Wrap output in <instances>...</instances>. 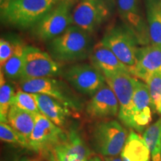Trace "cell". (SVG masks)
I'll list each match as a JSON object with an SVG mask.
<instances>
[{
    "instance_id": "cell-28",
    "label": "cell",
    "mask_w": 161,
    "mask_h": 161,
    "mask_svg": "<svg viewBox=\"0 0 161 161\" xmlns=\"http://www.w3.org/2000/svg\"><path fill=\"white\" fill-rule=\"evenodd\" d=\"M14 45L11 44L8 40L2 38L0 40V64L3 67L8 60L13 55Z\"/></svg>"
},
{
    "instance_id": "cell-5",
    "label": "cell",
    "mask_w": 161,
    "mask_h": 161,
    "mask_svg": "<svg viewBox=\"0 0 161 161\" xmlns=\"http://www.w3.org/2000/svg\"><path fill=\"white\" fill-rule=\"evenodd\" d=\"M72 24L71 4L69 0H61L32 27L34 35L48 41L63 34Z\"/></svg>"
},
{
    "instance_id": "cell-11",
    "label": "cell",
    "mask_w": 161,
    "mask_h": 161,
    "mask_svg": "<svg viewBox=\"0 0 161 161\" xmlns=\"http://www.w3.org/2000/svg\"><path fill=\"white\" fill-rule=\"evenodd\" d=\"M152 110H154L148 86L136 78L128 128L138 133L143 131L152 122Z\"/></svg>"
},
{
    "instance_id": "cell-15",
    "label": "cell",
    "mask_w": 161,
    "mask_h": 161,
    "mask_svg": "<svg viewBox=\"0 0 161 161\" xmlns=\"http://www.w3.org/2000/svg\"><path fill=\"white\" fill-rule=\"evenodd\" d=\"M161 72V49L151 45L139 48L136 64L130 69L134 77L146 82L151 75Z\"/></svg>"
},
{
    "instance_id": "cell-25",
    "label": "cell",
    "mask_w": 161,
    "mask_h": 161,
    "mask_svg": "<svg viewBox=\"0 0 161 161\" xmlns=\"http://www.w3.org/2000/svg\"><path fill=\"white\" fill-rule=\"evenodd\" d=\"M11 106H14L20 110H25L33 114H40L37 103L33 93L19 90L16 92L11 102Z\"/></svg>"
},
{
    "instance_id": "cell-1",
    "label": "cell",
    "mask_w": 161,
    "mask_h": 161,
    "mask_svg": "<svg viewBox=\"0 0 161 161\" xmlns=\"http://www.w3.org/2000/svg\"><path fill=\"white\" fill-rule=\"evenodd\" d=\"M93 46L91 34L71 25L63 34L50 40L48 49L58 63H70L89 58Z\"/></svg>"
},
{
    "instance_id": "cell-22",
    "label": "cell",
    "mask_w": 161,
    "mask_h": 161,
    "mask_svg": "<svg viewBox=\"0 0 161 161\" xmlns=\"http://www.w3.org/2000/svg\"><path fill=\"white\" fill-rule=\"evenodd\" d=\"M142 137L150 150L152 161H161V117L147 127Z\"/></svg>"
},
{
    "instance_id": "cell-16",
    "label": "cell",
    "mask_w": 161,
    "mask_h": 161,
    "mask_svg": "<svg viewBox=\"0 0 161 161\" xmlns=\"http://www.w3.org/2000/svg\"><path fill=\"white\" fill-rule=\"evenodd\" d=\"M89 58L92 65L102 73L116 72H128L130 73V68L122 63L102 41L93 46Z\"/></svg>"
},
{
    "instance_id": "cell-13",
    "label": "cell",
    "mask_w": 161,
    "mask_h": 161,
    "mask_svg": "<svg viewBox=\"0 0 161 161\" xmlns=\"http://www.w3.org/2000/svg\"><path fill=\"white\" fill-rule=\"evenodd\" d=\"M108 11L99 0H82L72 12V24L92 34L108 17Z\"/></svg>"
},
{
    "instance_id": "cell-33",
    "label": "cell",
    "mask_w": 161,
    "mask_h": 161,
    "mask_svg": "<svg viewBox=\"0 0 161 161\" xmlns=\"http://www.w3.org/2000/svg\"><path fill=\"white\" fill-rule=\"evenodd\" d=\"M14 161H20V160H14Z\"/></svg>"
},
{
    "instance_id": "cell-27",
    "label": "cell",
    "mask_w": 161,
    "mask_h": 161,
    "mask_svg": "<svg viewBox=\"0 0 161 161\" xmlns=\"http://www.w3.org/2000/svg\"><path fill=\"white\" fill-rule=\"evenodd\" d=\"M145 83H146L149 90L153 110L156 111L157 106L161 98V72L151 75Z\"/></svg>"
},
{
    "instance_id": "cell-26",
    "label": "cell",
    "mask_w": 161,
    "mask_h": 161,
    "mask_svg": "<svg viewBox=\"0 0 161 161\" xmlns=\"http://www.w3.org/2000/svg\"><path fill=\"white\" fill-rule=\"evenodd\" d=\"M0 139L3 142L23 148H28L29 146L27 140L8 123L5 122H1L0 124Z\"/></svg>"
},
{
    "instance_id": "cell-30",
    "label": "cell",
    "mask_w": 161,
    "mask_h": 161,
    "mask_svg": "<svg viewBox=\"0 0 161 161\" xmlns=\"http://www.w3.org/2000/svg\"><path fill=\"white\" fill-rule=\"evenodd\" d=\"M87 161H104V160H102L99 156L94 155V156L90 157V158L88 159Z\"/></svg>"
},
{
    "instance_id": "cell-10",
    "label": "cell",
    "mask_w": 161,
    "mask_h": 161,
    "mask_svg": "<svg viewBox=\"0 0 161 161\" xmlns=\"http://www.w3.org/2000/svg\"><path fill=\"white\" fill-rule=\"evenodd\" d=\"M65 135L61 128L56 125L42 114H35V125L29 141L28 148L47 155Z\"/></svg>"
},
{
    "instance_id": "cell-17",
    "label": "cell",
    "mask_w": 161,
    "mask_h": 161,
    "mask_svg": "<svg viewBox=\"0 0 161 161\" xmlns=\"http://www.w3.org/2000/svg\"><path fill=\"white\" fill-rule=\"evenodd\" d=\"M33 94L40 114H43L60 128H65L72 115V110L51 96L44 94Z\"/></svg>"
},
{
    "instance_id": "cell-20",
    "label": "cell",
    "mask_w": 161,
    "mask_h": 161,
    "mask_svg": "<svg viewBox=\"0 0 161 161\" xmlns=\"http://www.w3.org/2000/svg\"><path fill=\"white\" fill-rule=\"evenodd\" d=\"M8 123L27 140L31 137L35 125V114L11 106L8 115Z\"/></svg>"
},
{
    "instance_id": "cell-9",
    "label": "cell",
    "mask_w": 161,
    "mask_h": 161,
    "mask_svg": "<svg viewBox=\"0 0 161 161\" xmlns=\"http://www.w3.org/2000/svg\"><path fill=\"white\" fill-rule=\"evenodd\" d=\"M106 83L109 85L117 98L119 104L118 117L128 128L130 109L134 96L136 78L128 72H103Z\"/></svg>"
},
{
    "instance_id": "cell-14",
    "label": "cell",
    "mask_w": 161,
    "mask_h": 161,
    "mask_svg": "<svg viewBox=\"0 0 161 161\" xmlns=\"http://www.w3.org/2000/svg\"><path fill=\"white\" fill-rule=\"evenodd\" d=\"M119 104L117 98L108 84L92 96L86 106V114L93 119H107L117 116Z\"/></svg>"
},
{
    "instance_id": "cell-8",
    "label": "cell",
    "mask_w": 161,
    "mask_h": 161,
    "mask_svg": "<svg viewBox=\"0 0 161 161\" xmlns=\"http://www.w3.org/2000/svg\"><path fill=\"white\" fill-rule=\"evenodd\" d=\"M137 40L134 32L127 26H116L108 30L101 41L130 70L136 64Z\"/></svg>"
},
{
    "instance_id": "cell-35",
    "label": "cell",
    "mask_w": 161,
    "mask_h": 161,
    "mask_svg": "<svg viewBox=\"0 0 161 161\" xmlns=\"http://www.w3.org/2000/svg\"><path fill=\"white\" fill-rule=\"evenodd\" d=\"M9 1H12V0H9Z\"/></svg>"
},
{
    "instance_id": "cell-18",
    "label": "cell",
    "mask_w": 161,
    "mask_h": 161,
    "mask_svg": "<svg viewBox=\"0 0 161 161\" xmlns=\"http://www.w3.org/2000/svg\"><path fill=\"white\" fill-rule=\"evenodd\" d=\"M117 9L126 26L134 32L138 40L144 39L146 26L141 16L138 0H117Z\"/></svg>"
},
{
    "instance_id": "cell-32",
    "label": "cell",
    "mask_w": 161,
    "mask_h": 161,
    "mask_svg": "<svg viewBox=\"0 0 161 161\" xmlns=\"http://www.w3.org/2000/svg\"><path fill=\"white\" fill-rule=\"evenodd\" d=\"M156 111L160 115H161V98L160 100L159 101L158 104V106H157V108H156Z\"/></svg>"
},
{
    "instance_id": "cell-7",
    "label": "cell",
    "mask_w": 161,
    "mask_h": 161,
    "mask_svg": "<svg viewBox=\"0 0 161 161\" xmlns=\"http://www.w3.org/2000/svg\"><path fill=\"white\" fill-rule=\"evenodd\" d=\"M61 72L59 63L49 53L35 46L24 47L23 69L19 81L52 78L60 75Z\"/></svg>"
},
{
    "instance_id": "cell-29",
    "label": "cell",
    "mask_w": 161,
    "mask_h": 161,
    "mask_svg": "<svg viewBox=\"0 0 161 161\" xmlns=\"http://www.w3.org/2000/svg\"><path fill=\"white\" fill-rule=\"evenodd\" d=\"M104 161H123L121 155L113 156V157H103Z\"/></svg>"
},
{
    "instance_id": "cell-4",
    "label": "cell",
    "mask_w": 161,
    "mask_h": 161,
    "mask_svg": "<svg viewBox=\"0 0 161 161\" xmlns=\"http://www.w3.org/2000/svg\"><path fill=\"white\" fill-rule=\"evenodd\" d=\"M21 90L35 94H44L55 98L72 111L78 112L83 109L80 98L63 80L53 78H42L19 82Z\"/></svg>"
},
{
    "instance_id": "cell-23",
    "label": "cell",
    "mask_w": 161,
    "mask_h": 161,
    "mask_svg": "<svg viewBox=\"0 0 161 161\" xmlns=\"http://www.w3.org/2000/svg\"><path fill=\"white\" fill-rule=\"evenodd\" d=\"M148 37L152 46L161 49V5L152 3L148 8Z\"/></svg>"
},
{
    "instance_id": "cell-21",
    "label": "cell",
    "mask_w": 161,
    "mask_h": 161,
    "mask_svg": "<svg viewBox=\"0 0 161 161\" xmlns=\"http://www.w3.org/2000/svg\"><path fill=\"white\" fill-rule=\"evenodd\" d=\"M24 47L22 44L14 45L13 55L1 67L6 79L11 81H19L23 73L24 64Z\"/></svg>"
},
{
    "instance_id": "cell-6",
    "label": "cell",
    "mask_w": 161,
    "mask_h": 161,
    "mask_svg": "<svg viewBox=\"0 0 161 161\" xmlns=\"http://www.w3.org/2000/svg\"><path fill=\"white\" fill-rule=\"evenodd\" d=\"M64 79L76 92L92 97L106 84L102 72L89 64H76L61 72Z\"/></svg>"
},
{
    "instance_id": "cell-3",
    "label": "cell",
    "mask_w": 161,
    "mask_h": 161,
    "mask_svg": "<svg viewBox=\"0 0 161 161\" xmlns=\"http://www.w3.org/2000/svg\"><path fill=\"white\" fill-rule=\"evenodd\" d=\"M128 132L116 120L109 119L94 125L90 133L92 149L103 157L120 155L123 149Z\"/></svg>"
},
{
    "instance_id": "cell-31",
    "label": "cell",
    "mask_w": 161,
    "mask_h": 161,
    "mask_svg": "<svg viewBox=\"0 0 161 161\" xmlns=\"http://www.w3.org/2000/svg\"><path fill=\"white\" fill-rule=\"evenodd\" d=\"M20 161H40L39 159L37 158H23Z\"/></svg>"
},
{
    "instance_id": "cell-19",
    "label": "cell",
    "mask_w": 161,
    "mask_h": 161,
    "mask_svg": "<svg viewBox=\"0 0 161 161\" xmlns=\"http://www.w3.org/2000/svg\"><path fill=\"white\" fill-rule=\"evenodd\" d=\"M121 155L129 161H150L151 153L142 136L131 130L128 134Z\"/></svg>"
},
{
    "instance_id": "cell-2",
    "label": "cell",
    "mask_w": 161,
    "mask_h": 161,
    "mask_svg": "<svg viewBox=\"0 0 161 161\" xmlns=\"http://www.w3.org/2000/svg\"><path fill=\"white\" fill-rule=\"evenodd\" d=\"M61 0H12L2 9V17L10 25L28 29L35 26Z\"/></svg>"
},
{
    "instance_id": "cell-12",
    "label": "cell",
    "mask_w": 161,
    "mask_h": 161,
    "mask_svg": "<svg viewBox=\"0 0 161 161\" xmlns=\"http://www.w3.org/2000/svg\"><path fill=\"white\" fill-rule=\"evenodd\" d=\"M49 161H87L91 152L75 128H70L47 154Z\"/></svg>"
},
{
    "instance_id": "cell-24",
    "label": "cell",
    "mask_w": 161,
    "mask_h": 161,
    "mask_svg": "<svg viewBox=\"0 0 161 161\" xmlns=\"http://www.w3.org/2000/svg\"><path fill=\"white\" fill-rule=\"evenodd\" d=\"M14 88L9 81H7L3 72L1 71L0 77V121L8 123V115L14 96Z\"/></svg>"
},
{
    "instance_id": "cell-34",
    "label": "cell",
    "mask_w": 161,
    "mask_h": 161,
    "mask_svg": "<svg viewBox=\"0 0 161 161\" xmlns=\"http://www.w3.org/2000/svg\"><path fill=\"white\" fill-rule=\"evenodd\" d=\"M160 5H161V0H160Z\"/></svg>"
}]
</instances>
